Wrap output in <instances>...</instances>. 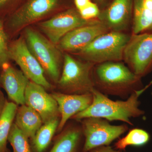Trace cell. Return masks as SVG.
I'll return each instance as SVG.
<instances>
[{
	"instance_id": "2",
	"label": "cell",
	"mask_w": 152,
	"mask_h": 152,
	"mask_svg": "<svg viewBox=\"0 0 152 152\" xmlns=\"http://www.w3.org/2000/svg\"><path fill=\"white\" fill-rule=\"evenodd\" d=\"M95 88L104 95L129 97L140 91L141 79L129 68L118 61L99 64L95 70Z\"/></svg>"
},
{
	"instance_id": "4",
	"label": "cell",
	"mask_w": 152,
	"mask_h": 152,
	"mask_svg": "<svg viewBox=\"0 0 152 152\" xmlns=\"http://www.w3.org/2000/svg\"><path fill=\"white\" fill-rule=\"evenodd\" d=\"M94 64L82 62L69 55H65L60 87L67 93L75 94H91L95 88L91 73Z\"/></svg>"
},
{
	"instance_id": "15",
	"label": "cell",
	"mask_w": 152,
	"mask_h": 152,
	"mask_svg": "<svg viewBox=\"0 0 152 152\" xmlns=\"http://www.w3.org/2000/svg\"><path fill=\"white\" fill-rule=\"evenodd\" d=\"M21 71L11 66L4 69L1 82L9 98L14 103L25 104V92L29 81Z\"/></svg>"
},
{
	"instance_id": "5",
	"label": "cell",
	"mask_w": 152,
	"mask_h": 152,
	"mask_svg": "<svg viewBox=\"0 0 152 152\" xmlns=\"http://www.w3.org/2000/svg\"><path fill=\"white\" fill-rule=\"evenodd\" d=\"M123 59L129 69L140 78L152 72V32L131 36Z\"/></svg>"
},
{
	"instance_id": "10",
	"label": "cell",
	"mask_w": 152,
	"mask_h": 152,
	"mask_svg": "<svg viewBox=\"0 0 152 152\" xmlns=\"http://www.w3.org/2000/svg\"><path fill=\"white\" fill-rule=\"evenodd\" d=\"M25 104L40 115L43 123L58 118L59 112L56 101L43 87L29 81L25 92Z\"/></svg>"
},
{
	"instance_id": "22",
	"label": "cell",
	"mask_w": 152,
	"mask_h": 152,
	"mask_svg": "<svg viewBox=\"0 0 152 152\" xmlns=\"http://www.w3.org/2000/svg\"><path fill=\"white\" fill-rule=\"evenodd\" d=\"M28 139L15 124H13L8 141L12 147L13 152H33Z\"/></svg>"
},
{
	"instance_id": "16",
	"label": "cell",
	"mask_w": 152,
	"mask_h": 152,
	"mask_svg": "<svg viewBox=\"0 0 152 152\" xmlns=\"http://www.w3.org/2000/svg\"><path fill=\"white\" fill-rule=\"evenodd\" d=\"M133 34L152 30V0H134Z\"/></svg>"
},
{
	"instance_id": "12",
	"label": "cell",
	"mask_w": 152,
	"mask_h": 152,
	"mask_svg": "<svg viewBox=\"0 0 152 152\" xmlns=\"http://www.w3.org/2000/svg\"><path fill=\"white\" fill-rule=\"evenodd\" d=\"M52 96L56 101L61 116L58 128V132L62 130L68 120L88 107L93 101L92 93L75 94L58 93Z\"/></svg>"
},
{
	"instance_id": "8",
	"label": "cell",
	"mask_w": 152,
	"mask_h": 152,
	"mask_svg": "<svg viewBox=\"0 0 152 152\" xmlns=\"http://www.w3.org/2000/svg\"><path fill=\"white\" fill-rule=\"evenodd\" d=\"M9 58L15 61L31 81L46 88L51 84L44 76L43 69L32 53L25 41L20 39L14 42L8 49Z\"/></svg>"
},
{
	"instance_id": "28",
	"label": "cell",
	"mask_w": 152,
	"mask_h": 152,
	"mask_svg": "<svg viewBox=\"0 0 152 152\" xmlns=\"http://www.w3.org/2000/svg\"><path fill=\"white\" fill-rule=\"evenodd\" d=\"M8 0H0V7L4 6Z\"/></svg>"
},
{
	"instance_id": "24",
	"label": "cell",
	"mask_w": 152,
	"mask_h": 152,
	"mask_svg": "<svg viewBox=\"0 0 152 152\" xmlns=\"http://www.w3.org/2000/svg\"><path fill=\"white\" fill-rule=\"evenodd\" d=\"M80 15L86 20L98 17L100 12L98 6L95 3L90 2L86 6L79 11Z\"/></svg>"
},
{
	"instance_id": "1",
	"label": "cell",
	"mask_w": 152,
	"mask_h": 152,
	"mask_svg": "<svg viewBox=\"0 0 152 152\" xmlns=\"http://www.w3.org/2000/svg\"><path fill=\"white\" fill-rule=\"evenodd\" d=\"M93 101L84 110L72 117L77 121L88 118H98L108 121H119L133 125L130 119L141 116L145 111L140 108L138 91L132 93L125 101H113L96 88L93 90Z\"/></svg>"
},
{
	"instance_id": "9",
	"label": "cell",
	"mask_w": 152,
	"mask_h": 152,
	"mask_svg": "<svg viewBox=\"0 0 152 152\" xmlns=\"http://www.w3.org/2000/svg\"><path fill=\"white\" fill-rule=\"evenodd\" d=\"M89 23L83 19L77 11L69 10L43 22L40 27L50 42L56 44L71 31L89 24Z\"/></svg>"
},
{
	"instance_id": "30",
	"label": "cell",
	"mask_w": 152,
	"mask_h": 152,
	"mask_svg": "<svg viewBox=\"0 0 152 152\" xmlns=\"http://www.w3.org/2000/svg\"><path fill=\"white\" fill-rule=\"evenodd\" d=\"M96 1L99 2H102L104 0H96Z\"/></svg>"
},
{
	"instance_id": "29",
	"label": "cell",
	"mask_w": 152,
	"mask_h": 152,
	"mask_svg": "<svg viewBox=\"0 0 152 152\" xmlns=\"http://www.w3.org/2000/svg\"><path fill=\"white\" fill-rule=\"evenodd\" d=\"M152 85V81L151 82V83H150L148 85H147L145 87V88H143L142 89V91L143 92H144L145 91V90H146L147 88H148L150 86H151Z\"/></svg>"
},
{
	"instance_id": "25",
	"label": "cell",
	"mask_w": 152,
	"mask_h": 152,
	"mask_svg": "<svg viewBox=\"0 0 152 152\" xmlns=\"http://www.w3.org/2000/svg\"><path fill=\"white\" fill-rule=\"evenodd\" d=\"M91 152H122V151L113 148L112 147L108 146H102L95 148L90 151Z\"/></svg>"
},
{
	"instance_id": "20",
	"label": "cell",
	"mask_w": 152,
	"mask_h": 152,
	"mask_svg": "<svg viewBox=\"0 0 152 152\" xmlns=\"http://www.w3.org/2000/svg\"><path fill=\"white\" fill-rule=\"evenodd\" d=\"M17 110V104L13 102H6L0 115V152L7 151V141Z\"/></svg>"
},
{
	"instance_id": "14",
	"label": "cell",
	"mask_w": 152,
	"mask_h": 152,
	"mask_svg": "<svg viewBox=\"0 0 152 152\" xmlns=\"http://www.w3.org/2000/svg\"><path fill=\"white\" fill-rule=\"evenodd\" d=\"M58 0H31L11 18V27L20 28L46 15L54 8Z\"/></svg>"
},
{
	"instance_id": "27",
	"label": "cell",
	"mask_w": 152,
	"mask_h": 152,
	"mask_svg": "<svg viewBox=\"0 0 152 152\" xmlns=\"http://www.w3.org/2000/svg\"><path fill=\"white\" fill-rule=\"evenodd\" d=\"M5 103L6 102H4V99L2 95H0V115L2 112Z\"/></svg>"
},
{
	"instance_id": "26",
	"label": "cell",
	"mask_w": 152,
	"mask_h": 152,
	"mask_svg": "<svg viewBox=\"0 0 152 152\" xmlns=\"http://www.w3.org/2000/svg\"><path fill=\"white\" fill-rule=\"evenodd\" d=\"M90 2V0H75V4L79 11L86 6Z\"/></svg>"
},
{
	"instance_id": "3",
	"label": "cell",
	"mask_w": 152,
	"mask_h": 152,
	"mask_svg": "<svg viewBox=\"0 0 152 152\" xmlns=\"http://www.w3.org/2000/svg\"><path fill=\"white\" fill-rule=\"evenodd\" d=\"M131 36L122 32L112 31L98 37L79 51L85 58L94 64L119 61Z\"/></svg>"
},
{
	"instance_id": "7",
	"label": "cell",
	"mask_w": 152,
	"mask_h": 152,
	"mask_svg": "<svg viewBox=\"0 0 152 152\" xmlns=\"http://www.w3.org/2000/svg\"><path fill=\"white\" fill-rule=\"evenodd\" d=\"M28 48L44 71L53 80L60 78L61 54L54 44L40 34L31 28L26 30Z\"/></svg>"
},
{
	"instance_id": "11",
	"label": "cell",
	"mask_w": 152,
	"mask_h": 152,
	"mask_svg": "<svg viewBox=\"0 0 152 152\" xmlns=\"http://www.w3.org/2000/svg\"><path fill=\"white\" fill-rule=\"evenodd\" d=\"M109 28L102 22H95L77 28L67 34L59 42L61 49L67 51L80 50Z\"/></svg>"
},
{
	"instance_id": "18",
	"label": "cell",
	"mask_w": 152,
	"mask_h": 152,
	"mask_svg": "<svg viewBox=\"0 0 152 152\" xmlns=\"http://www.w3.org/2000/svg\"><path fill=\"white\" fill-rule=\"evenodd\" d=\"M59 122L58 118H56L44 123L39 129L31 139L34 152H44L46 150L52 141Z\"/></svg>"
},
{
	"instance_id": "17",
	"label": "cell",
	"mask_w": 152,
	"mask_h": 152,
	"mask_svg": "<svg viewBox=\"0 0 152 152\" xmlns=\"http://www.w3.org/2000/svg\"><path fill=\"white\" fill-rule=\"evenodd\" d=\"M15 119V124L29 139L34 137L43 123L40 115L26 104L18 109Z\"/></svg>"
},
{
	"instance_id": "21",
	"label": "cell",
	"mask_w": 152,
	"mask_h": 152,
	"mask_svg": "<svg viewBox=\"0 0 152 152\" xmlns=\"http://www.w3.org/2000/svg\"><path fill=\"white\" fill-rule=\"evenodd\" d=\"M150 140L149 134L147 131L140 128H135L129 131L124 137L115 143V148L122 151L129 146H142L148 143Z\"/></svg>"
},
{
	"instance_id": "19",
	"label": "cell",
	"mask_w": 152,
	"mask_h": 152,
	"mask_svg": "<svg viewBox=\"0 0 152 152\" xmlns=\"http://www.w3.org/2000/svg\"><path fill=\"white\" fill-rule=\"evenodd\" d=\"M83 134L78 128H69L58 138L50 152H77Z\"/></svg>"
},
{
	"instance_id": "13",
	"label": "cell",
	"mask_w": 152,
	"mask_h": 152,
	"mask_svg": "<svg viewBox=\"0 0 152 152\" xmlns=\"http://www.w3.org/2000/svg\"><path fill=\"white\" fill-rule=\"evenodd\" d=\"M134 0H114L105 11L100 14L101 22L109 29L121 32L130 23Z\"/></svg>"
},
{
	"instance_id": "23",
	"label": "cell",
	"mask_w": 152,
	"mask_h": 152,
	"mask_svg": "<svg viewBox=\"0 0 152 152\" xmlns=\"http://www.w3.org/2000/svg\"><path fill=\"white\" fill-rule=\"evenodd\" d=\"M9 47L7 39L4 31L2 24L0 21V66H3L7 62L9 59Z\"/></svg>"
},
{
	"instance_id": "6",
	"label": "cell",
	"mask_w": 152,
	"mask_h": 152,
	"mask_svg": "<svg viewBox=\"0 0 152 152\" xmlns=\"http://www.w3.org/2000/svg\"><path fill=\"white\" fill-rule=\"evenodd\" d=\"M83 120L82 132L85 141L82 152L109 145L129 129L126 125H112L108 121L101 118H88Z\"/></svg>"
}]
</instances>
